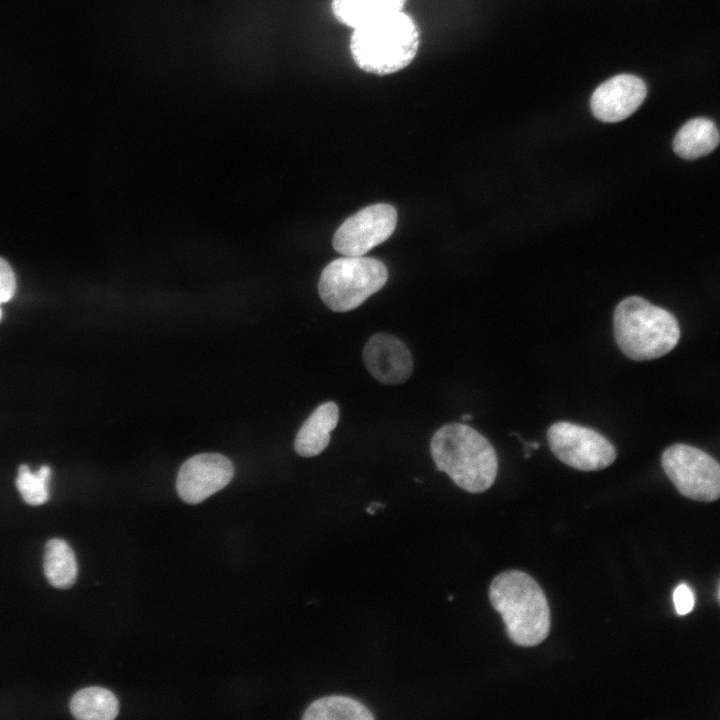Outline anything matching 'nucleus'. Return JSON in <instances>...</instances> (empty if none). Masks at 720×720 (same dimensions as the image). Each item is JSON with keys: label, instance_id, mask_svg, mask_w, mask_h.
I'll list each match as a JSON object with an SVG mask.
<instances>
[{"label": "nucleus", "instance_id": "1", "mask_svg": "<svg viewBox=\"0 0 720 720\" xmlns=\"http://www.w3.org/2000/svg\"><path fill=\"white\" fill-rule=\"evenodd\" d=\"M420 46V31L411 15L397 11L357 28L349 41L355 64L363 71L385 76L408 67Z\"/></svg>", "mask_w": 720, "mask_h": 720}, {"label": "nucleus", "instance_id": "2", "mask_svg": "<svg viewBox=\"0 0 720 720\" xmlns=\"http://www.w3.org/2000/svg\"><path fill=\"white\" fill-rule=\"evenodd\" d=\"M430 452L436 469L467 492L482 493L496 479L498 460L494 447L468 425H443L431 438Z\"/></svg>", "mask_w": 720, "mask_h": 720}, {"label": "nucleus", "instance_id": "3", "mask_svg": "<svg viewBox=\"0 0 720 720\" xmlns=\"http://www.w3.org/2000/svg\"><path fill=\"white\" fill-rule=\"evenodd\" d=\"M489 600L514 644L532 647L547 638L549 605L539 584L527 573L513 569L498 574L490 584Z\"/></svg>", "mask_w": 720, "mask_h": 720}, {"label": "nucleus", "instance_id": "4", "mask_svg": "<svg viewBox=\"0 0 720 720\" xmlns=\"http://www.w3.org/2000/svg\"><path fill=\"white\" fill-rule=\"evenodd\" d=\"M613 325L619 349L635 361L662 357L680 339L675 316L639 296L627 297L617 305Z\"/></svg>", "mask_w": 720, "mask_h": 720}, {"label": "nucleus", "instance_id": "5", "mask_svg": "<svg viewBox=\"0 0 720 720\" xmlns=\"http://www.w3.org/2000/svg\"><path fill=\"white\" fill-rule=\"evenodd\" d=\"M388 279L386 266L363 256H346L330 262L322 271L318 291L324 304L336 312L360 306L379 291Z\"/></svg>", "mask_w": 720, "mask_h": 720}, {"label": "nucleus", "instance_id": "6", "mask_svg": "<svg viewBox=\"0 0 720 720\" xmlns=\"http://www.w3.org/2000/svg\"><path fill=\"white\" fill-rule=\"evenodd\" d=\"M662 468L677 491L686 498L712 502L720 495V466L699 448L677 443L661 456Z\"/></svg>", "mask_w": 720, "mask_h": 720}, {"label": "nucleus", "instance_id": "7", "mask_svg": "<svg viewBox=\"0 0 720 720\" xmlns=\"http://www.w3.org/2000/svg\"><path fill=\"white\" fill-rule=\"evenodd\" d=\"M552 453L564 464L580 471H597L616 459L612 443L597 431L570 422H556L547 431Z\"/></svg>", "mask_w": 720, "mask_h": 720}, {"label": "nucleus", "instance_id": "8", "mask_svg": "<svg viewBox=\"0 0 720 720\" xmlns=\"http://www.w3.org/2000/svg\"><path fill=\"white\" fill-rule=\"evenodd\" d=\"M397 217L390 204L367 206L339 226L333 236V247L344 256H363L392 235Z\"/></svg>", "mask_w": 720, "mask_h": 720}, {"label": "nucleus", "instance_id": "9", "mask_svg": "<svg viewBox=\"0 0 720 720\" xmlns=\"http://www.w3.org/2000/svg\"><path fill=\"white\" fill-rule=\"evenodd\" d=\"M234 475L232 462L218 453H202L187 459L180 467L176 489L188 504H198L226 487Z\"/></svg>", "mask_w": 720, "mask_h": 720}, {"label": "nucleus", "instance_id": "10", "mask_svg": "<svg viewBox=\"0 0 720 720\" xmlns=\"http://www.w3.org/2000/svg\"><path fill=\"white\" fill-rule=\"evenodd\" d=\"M646 94L643 80L631 74H620L595 89L590 101L591 110L603 122H619L639 108Z\"/></svg>", "mask_w": 720, "mask_h": 720}, {"label": "nucleus", "instance_id": "11", "mask_svg": "<svg viewBox=\"0 0 720 720\" xmlns=\"http://www.w3.org/2000/svg\"><path fill=\"white\" fill-rule=\"evenodd\" d=\"M363 361L368 372L386 385L407 381L413 371V357L406 344L387 333L375 334L367 341Z\"/></svg>", "mask_w": 720, "mask_h": 720}, {"label": "nucleus", "instance_id": "12", "mask_svg": "<svg viewBox=\"0 0 720 720\" xmlns=\"http://www.w3.org/2000/svg\"><path fill=\"white\" fill-rule=\"evenodd\" d=\"M339 408L329 401L319 405L300 427L294 443L296 453L303 457L319 455L330 442V432L337 426Z\"/></svg>", "mask_w": 720, "mask_h": 720}, {"label": "nucleus", "instance_id": "13", "mask_svg": "<svg viewBox=\"0 0 720 720\" xmlns=\"http://www.w3.org/2000/svg\"><path fill=\"white\" fill-rule=\"evenodd\" d=\"M719 144L715 123L707 118H695L686 122L673 140L675 153L684 159H696L711 153Z\"/></svg>", "mask_w": 720, "mask_h": 720}, {"label": "nucleus", "instance_id": "14", "mask_svg": "<svg viewBox=\"0 0 720 720\" xmlns=\"http://www.w3.org/2000/svg\"><path fill=\"white\" fill-rule=\"evenodd\" d=\"M405 3L406 0H332L331 11L339 23L354 29L403 10Z\"/></svg>", "mask_w": 720, "mask_h": 720}, {"label": "nucleus", "instance_id": "15", "mask_svg": "<svg viewBox=\"0 0 720 720\" xmlns=\"http://www.w3.org/2000/svg\"><path fill=\"white\" fill-rule=\"evenodd\" d=\"M78 566L69 544L59 538L50 539L45 546L44 574L55 588L67 589L76 581Z\"/></svg>", "mask_w": 720, "mask_h": 720}, {"label": "nucleus", "instance_id": "16", "mask_svg": "<svg viewBox=\"0 0 720 720\" xmlns=\"http://www.w3.org/2000/svg\"><path fill=\"white\" fill-rule=\"evenodd\" d=\"M70 711L80 720H112L118 715L119 702L106 688L86 687L73 695Z\"/></svg>", "mask_w": 720, "mask_h": 720}, {"label": "nucleus", "instance_id": "17", "mask_svg": "<svg viewBox=\"0 0 720 720\" xmlns=\"http://www.w3.org/2000/svg\"><path fill=\"white\" fill-rule=\"evenodd\" d=\"M303 720H372L374 715L360 701L343 695H331L312 702Z\"/></svg>", "mask_w": 720, "mask_h": 720}, {"label": "nucleus", "instance_id": "18", "mask_svg": "<svg viewBox=\"0 0 720 720\" xmlns=\"http://www.w3.org/2000/svg\"><path fill=\"white\" fill-rule=\"evenodd\" d=\"M51 469L43 465L36 472L22 464L18 469L16 486L22 499L29 505H42L49 499Z\"/></svg>", "mask_w": 720, "mask_h": 720}, {"label": "nucleus", "instance_id": "19", "mask_svg": "<svg viewBox=\"0 0 720 720\" xmlns=\"http://www.w3.org/2000/svg\"><path fill=\"white\" fill-rule=\"evenodd\" d=\"M16 279L10 265L0 258V304L9 301L15 293Z\"/></svg>", "mask_w": 720, "mask_h": 720}, {"label": "nucleus", "instance_id": "20", "mask_svg": "<svg viewBox=\"0 0 720 720\" xmlns=\"http://www.w3.org/2000/svg\"><path fill=\"white\" fill-rule=\"evenodd\" d=\"M673 602L678 615L683 616L688 614L693 609L695 603L691 588L687 584H679L674 589Z\"/></svg>", "mask_w": 720, "mask_h": 720}, {"label": "nucleus", "instance_id": "21", "mask_svg": "<svg viewBox=\"0 0 720 720\" xmlns=\"http://www.w3.org/2000/svg\"><path fill=\"white\" fill-rule=\"evenodd\" d=\"M384 506H385V505H383L382 503L374 502V503H372L370 506H368V507L366 508V511H367L369 514L374 515L378 508H381V507H384Z\"/></svg>", "mask_w": 720, "mask_h": 720}, {"label": "nucleus", "instance_id": "22", "mask_svg": "<svg viewBox=\"0 0 720 720\" xmlns=\"http://www.w3.org/2000/svg\"><path fill=\"white\" fill-rule=\"evenodd\" d=\"M462 419H463L464 421L470 420V419H472V415H470V414H465V415L462 416Z\"/></svg>", "mask_w": 720, "mask_h": 720}, {"label": "nucleus", "instance_id": "23", "mask_svg": "<svg viewBox=\"0 0 720 720\" xmlns=\"http://www.w3.org/2000/svg\"><path fill=\"white\" fill-rule=\"evenodd\" d=\"M1 317H2V310H1V307H0V320H1Z\"/></svg>", "mask_w": 720, "mask_h": 720}]
</instances>
